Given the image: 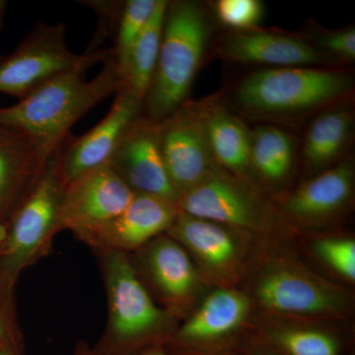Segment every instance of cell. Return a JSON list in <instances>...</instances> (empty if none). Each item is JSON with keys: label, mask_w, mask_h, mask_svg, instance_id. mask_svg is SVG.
<instances>
[{"label": "cell", "mask_w": 355, "mask_h": 355, "mask_svg": "<svg viewBox=\"0 0 355 355\" xmlns=\"http://www.w3.org/2000/svg\"><path fill=\"white\" fill-rule=\"evenodd\" d=\"M249 336L279 355H354L349 336L319 322L263 315Z\"/></svg>", "instance_id": "19"}, {"label": "cell", "mask_w": 355, "mask_h": 355, "mask_svg": "<svg viewBox=\"0 0 355 355\" xmlns=\"http://www.w3.org/2000/svg\"><path fill=\"white\" fill-rule=\"evenodd\" d=\"M216 11L217 18L226 27L236 32L250 31L263 19V6L259 0H220Z\"/></svg>", "instance_id": "26"}, {"label": "cell", "mask_w": 355, "mask_h": 355, "mask_svg": "<svg viewBox=\"0 0 355 355\" xmlns=\"http://www.w3.org/2000/svg\"><path fill=\"white\" fill-rule=\"evenodd\" d=\"M295 140L272 125H261L252 132L250 171L268 186L284 184L295 164Z\"/></svg>", "instance_id": "22"}, {"label": "cell", "mask_w": 355, "mask_h": 355, "mask_svg": "<svg viewBox=\"0 0 355 355\" xmlns=\"http://www.w3.org/2000/svg\"><path fill=\"white\" fill-rule=\"evenodd\" d=\"M141 265L164 307L175 319L188 317L200 301L205 277L188 252L163 234L141 248Z\"/></svg>", "instance_id": "12"}, {"label": "cell", "mask_w": 355, "mask_h": 355, "mask_svg": "<svg viewBox=\"0 0 355 355\" xmlns=\"http://www.w3.org/2000/svg\"><path fill=\"white\" fill-rule=\"evenodd\" d=\"M158 0H128L118 7L113 57L121 83L127 69L128 58L133 44L150 19Z\"/></svg>", "instance_id": "24"}, {"label": "cell", "mask_w": 355, "mask_h": 355, "mask_svg": "<svg viewBox=\"0 0 355 355\" xmlns=\"http://www.w3.org/2000/svg\"><path fill=\"white\" fill-rule=\"evenodd\" d=\"M109 53L90 49L77 55L67 46L64 24L38 22L10 55L0 58V93L19 101L53 76L81 65L104 62Z\"/></svg>", "instance_id": "7"}, {"label": "cell", "mask_w": 355, "mask_h": 355, "mask_svg": "<svg viewBox=\"0 0 355 355\" xmlns=\"http://www.w3.org/2000/svg\"><path fill=\"white\" fill-rule=\"evenodd\" d=\"M99 73L86 80L92 64L67 70L49 79L9 107H0V125L31 135L50 153L69 139L71 128L121 85L118 67L110 51Z\"/></svg>", "instance_id": "1"}, {"label": "cell", "mask_w": 355, "mask_h": 355, "mask_svg": "<svg viewBox=\"0 0 355 355\" xmlns=\"http://www.w3.org/2000/svg\"><path fill=\"white\" fill-rule=\"evenodd\" d=\"M135 193L109 165L72 180L65 186L58 207L55 235L91 230L121 214Z\"/></svg>", "instance_id": "10"}, {"label": "cell", "mask_w": 355, "mask_h": 355, "mask_svg": "<svg viewBox=\"0 0 355 355\" xmlns=\"http://www.w3.org/2000/svg\"><path fill=\"white\" fill-rule=\"evenodd\" d=\"M53 153L31 135L0 125V229L6 230Z\"/></svg>", "instance_id": "17"}, {"label": "cell", "mask_w": 355, "mask_h": 355, "mask_svg": "<svg viewBox=\"0 0 355 355\" xmlns=\"http://www.w3.org/2000/svg\"><path fill=\"white\" fill-rule=\"evenodd\" d=\"M210 37L202 6L168 1L155 70L142 102V116L160 123L187 103Z\"/></svg>", "instance_id": "2"}, {"label": "cell", "mask_w": 355, "mask_h": 355, "mask_svg": "<svg viewBox=\"0 0 355 355\" xmlns=\"http://www.w3.org/2000/svg\"><path fill=\"white\" fill-rule=\"evenodd\" d=\"M166 234L188 252L205 279L217 286H233L241 275L253 236L181 211Z\"/></svg>", "instance_id": "9"}, {"label": "cell", "mask_w": 355, "mask_h": 355, "mask_svg": "<svg viewBox=\"0 0 355 355\" xmlns=\"http://www.w3.org/2000/svg\"><path fill=\"white\" fill-rule=\"evenodd\" d=\"M0 355H20L13 349H9L6 345H0Z\"/></svg>", "instance_id": "32"}, {"label": "cell", "mask_w": 355, "mask_h": 355, "mask_svg": "<svg viewBox=\"0 0 355 355\" xmlns=\"http://www.w3.org/2000/svg\"><path fill=\"white\" fill-rule=\"evenodd\" d=\"M71 355H98L93 349V347H89L87 343L83 342L77 343ZM135 355H169L163 345H156V347H149L144 352Z\"/></svg>", "instance_id": "28"}, {"label": "cell", "mask_w": 355, "mask_h": 355, "mask_svg": "<svg viewBox=\"0 0 355 355\" xmlns=\"http://www.w3.org/2000/svg\"><path fill=\"white\" fill-rule=\"evenodd\" d=\"M354 86L349 72L318 67H275L250 74L235 90L248 114L268 119L295 118L345 97Z\"/></svg>", "instance_id": "5"}, {"label": "cell", "mask_w": 355, "mask_h": 355, "mask_svg": "<svg viewBox=\"0 0 355 355\" xmlns=\"http://www.w3.org/2000/svg\"><path fill=\"white\" fill-rule=\"evenodd\" d=\"M60 147L7 224L0 242V291L6 294L12 291L20 272L42 254L55 236L58 207L67 186L60 170Z\"/></svg>", "instance_id": "6"}, {"label": "cell", "mask_w": 355, "mask_h": 355, "mask_svg": "<svg viewBox=\"0 0 355 355\" xmlns=\"http://www.w3.org/2000/svg\"><path fill=\"white\" fill-rule=\"evenodd\" d=\"M158 125L163 160L178 195L220 168L210 151L200 105L187 102Z\"/></svg>", "instance_id": "11"}, {"label": "cell", "mask_w": 355, "mask_h": 355, "mask_svg": "<svg viewBox=\"0 0 355 355\" xmlns=\"http://www.w3.org/2000/svg\"><path fill=\"white\" fill-rule=\"evenodd\" d=\"M8 6V1L7 0H0V32H1L2 28L4 24V17H6V9ZM3 55L0 53V58Z\"/></svg>", "instance_id": "31"}, {"label": "cell", "mask_w": 355, "mask_h": 355, "mask_svg": "<svg viewBox=\"0 0 355 355\" xmlns=\"http://www.w3.org/2000/svg\"><path fill=\"white\" fill-rule=\"evenodd\" d=\"M0 345H6L20 354L19 338L14 334L13 331L10 330L4 321H2L1 317H0Z\"/></svg>", "instance_id": "29"}, {"label": "cell", "mask_w": 355, "mask_h": 355, "mask_svg": "<svg viewBox=\"0 0 355 355\" xmlns=\"http://www.w3.org/2000/svg\"><path fill=\"white\" fill-rule=\"evenodd\" d=\"M314 44L333 60L354 62L355 58L354 28L340 31L320 33L315 36Z\"/></svg>", "instance_id": "27"}, {"label": "cell", "mask_w": 355, "mask_h": 355, "mask_svg": "<svg viewBox=\"0 0 355 355\" xmlns=\"http://www.w3.org/2000/svg\"><path fill=\"white\" fill-rule=\"evenodd\" d=\"M105 277L109 300V324L98 347V355H135L164 345L177 330V320L151 298L128 258L107 252Z\"/></svg>", "instance_id": "3"}, {"label": "cell", "mask_w": 355, "mask_h": 355, "mask_svg": "<svg viewBox=\"0 0 355 355\" xmlns=\"http://www.w3.org/2000/svg\"><path fill=\"white\" fill-rule=\"evenodd\" d=\"M178 212L176 202L155 196L135 193L127 209L118 216L76 235L102 253L128 254L166 234Z\"/></svg>", "instance_id": "14"}, {"label": "cell", "mask_w": 355, "mask_h": 355, "mask_svg": "<svg viewBox=\"0 0 355 355\" xmlns=\"http://www.w3.org/2000/svg\"><path fill=\"white\" fill-rule=\"evenodd\" d=\"M167 4L166 0H158L150 19L133 44L121 83V86L139 96L142 101L157 64Z\"/></svg>", "instance_id": "23"}, {"label": "cell", "mask_w": 355, "mask_h": 355, "mask_svg": "<svg viewBox=\"0 0 355 355\" xmlns=\"http://www.w3.org/2000/svg\"><path fill=\"white\" fill-rule=\"evenodd\" d=\"M108 165L133 193L177 202L179 195L166 170L158 123L142 114L128 128Z\"/></svg>", "instance_id": "15"}, {"label": "cell", "mask_w": 355, "mask_h": 355, "mask_svg": "<svg viewBox=\"0 0 355 355\" xmlns=\"http://www.w3.org/2000/svg\"><path fill=\"white\" fill-rule=\"evenodd\" d=\"M142 99L121 86L108 114L78 139H67L58 151L65 184L109 164L128 128L142 114Z\"/></svg>", "instance_id": "13"}, {"label": "cell", "mask_w": 355, "mask_h": 355, "mask_svg": "<svg viewBox=\"0 0 355 355\" xmlns=\"http://www.w3.org/2000/svg\"><path fill=\"white\" fill-rule=\"evenodd\" d=\"M352 158L336 163L308 180L282 203V216L295 225L320 227L342 216L354 193Z\"/></svg>", "instance_id": "16"}, {"label": "cell", "mask_w": 355, "mask_h": 355, "mask_svg": "<svg viewBox=\"0 0 355 355\" xmlns=\"http://www.w3.org/2000/svg\"><path fill=\"white\" fill-rule=\"evenodd\" d=\"M256 270L248 295L266 316L331 321L352 309L350 296L342 286L324 279L300 261L286 256L268 257Z\"/></svg>", "instance_id": "4"}, {"label": "cell", "mask_w": 355, "mask_h": 355, "mask_svg": "<svg viewBox=\"0 0 355 355\" xmlns=\"http://www.w3.org/2000/svg\"><path fill=\"white\" fill-rule=\"evenodd\" d=\"M212 156L224 171L247 182L250 171L252 132L237 116L218 104L200 106Z\"/></svg>", "instance_id": "20"}, {"label": "cell", "mask_w": 355, "mask_h": 355, "mask_svg": "<svg viewBox=\"0 0 355 355\" xmlns=\"http://www.w3.org/2000/svg\"><path fill=\"white\" fill-rule=\"evenodd\" d=\"M354 114L336 107L320 114L308 128L303 144L305 165L313 171H324L338 163L352 139Z\"/></svg>", "instance_id": "21"}, {"label": "cell", "mask_w": 355, "mask_h": 355, "mask_svg": "<svg viewBox=\"0 0 355 355\" xmlns=\"http://www.w3.org/2000/svg\"><path fill=\"white\" fill-rule=\"evenodd\" d=\"M179 211L251 234L272 227L277 214L247 182L221 168L177 200Z\"/></svg>", "instance_id": "8"}, {"label": "cell", "mask_w": 355, "mask_h": 355, "mask_svg": "<svg viewBox=\"0 0 355 355\" xmlns=\"http://www.w3.org/2000/svg\"><path fill=\"white\" fill-rule=\"evenodd\" d=\"M246 354L247 355H279L273 350L268 349L266 345L256 342L253 338H250L248 340L246 345Z\"/></svg>", "instance_id": "30"}, {"label": "cell", "mask_w": 355, "mask_h": 355, "mask_svg": "<svg viewBox=\"0 0 355 355\" xmlns=\"http://www.w3.org/2000/svg\"><path fill=\"white\" fill-rule=\"evenodd\" d=\"M318 259L340 279L355 280V241L345 236H326L312 243Z\"/></svg>", "instance_id": "25"}, {"label": "cell", "mask_w": 355, "mask_h": 355, "mask_svg": "<svg viewBox=\"0 0 355 355\" xmlns=\"http://www.w3.org/2000/svg\"><path fill=\"white\" fill-rule=\"evenodd\" d=\"M1 239H2V232H1V231H0V242H1Z\"/></svg>", "instance_id": "33"}, {"label": "cell", "mask_w": 355, "mask_h": 355, "mask_svg": "<svg viewBox=\"0 0 355 355\" xmlns=\"http://www.w3.org/2000/svg\"><path fill=\"white\" fill-rule=\"evenodd\" d=\"M219 53L233 62L275 67H312L334 62L309 42L277 33L234 32L219 44Z\"/></svg>", "instance_id": "18"}]
</instances>
